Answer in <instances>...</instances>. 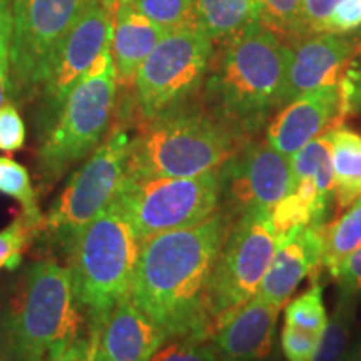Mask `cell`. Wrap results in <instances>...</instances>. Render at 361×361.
Here are the masks:
<instances>
[{"mask_svg": "<svg viewBox=\"0 0 361 361\" xmlns=\"http://www.w3.org/2000/svg\"><path fill=\"white\" fill-rule=\"evenodd\" d=\"M101 2L104 4V7H106L107 11H109L111 13H114L117 7H121L123 4L133 2V0H101Z\"/></svg>", "mask_w": 361, "mask_h": 361, "instance_id": "74e56055", "label": "cell"}, {"mask_svg": "<svg viewBox=\"0 0 361 361\" xmlns=\"http://www.w3.org/2000/svg\"><path fill=\"white\" fill-rule=\"evenodd\" d=\"M322 336L295 324L284 323L281 333L283 353L288 361H313Z\"/></svg>", "mask_w": 361, "mask_h": 361, "instance_id": "4dcf8cb0", "label": "cell"}, {"mask_svg": "<svg viewBox=\"0 0 361 361\" xmlns=\"http://www.w3.org/2000/svg\"><path fill=\"white\" fill-rule=\"evenodd\" d=\"M333 200L346 209L361 196V135L348 128H331Z\"/></svg>", "mask_w": 361, "mask_h": 361, "instance_id": "ffe728a7", "label": "cell"}, {"mask_svg": "<svg viewBox=\"0 0 361 361\" xmlns=\"http://www.w3.org/2000/svg\"><path fill=\"white\" fill-rule=\"evenodd\" d=\"M233 221L218 209L201 224L141 243L130 300L162 329L168 341L211 340V274Z\"/></svg>", "mask_w": 361, "mask_h": 361, "instance_id": "6da1fadb", "label": "cell"}, {"mask_svg": "<svg viewBox=\"0 0 361 361\" xmlns=\"http://www.w3.org/2000/svg\"><path fill=\"white\" fill-rule=\"evenodd\" d=\"M340 0H301V17H303L305 35L322 34L328 17Z\"/></svg>", "mask_w": 361, "mask_h": 361, "instance_id": "d590c367", "label": "cell"}, {"mask_svg": "<svg viewBox=\"0 0 361 361\" xmlns=\"http://www.w3.org/2000/svg\"><path fill=\"white\" fill-rule=\"evenodd\" d=\"M219 44L202 84L201 102L250 141L281 106L290 45L263 24Z\"/></svg>", "mask_w": 361, "mask_h": 361, "instance_id": "7a4b0ae2", "label": "cell"}, {"mask_svg": "<svg viewBox=\"0 0 361 361\" xmlns=\"http://www.w3.org/2000/svg\"><path fill=\"white\" fill-rule=\"evenodd\" d=\"M111 42L71 90L52 128L37 141L35 169L42 189L56 186L75 164L87 159L111 130L117 102Z\"/></svg>", "mask_w": 361, "mask_h": 361, "instance_id": "8992f818", "label": "cell"}, {"mask_svg": "<svg viewBox=\"0 0 361 361\" xmlns=\"http://www.w3.org/2000/svg\"><path fill=\"white\" fill-rule=\"evenodd\" d=\"M116 200L142 243L209 219L219 209V169L194 178L124 179Z\"/></svg>", "mask_w": 361, "mask_h": 361, "instance_id": "30bf717a", "label": "cell"}, {"mask_svg": "<svg viewBox=\"0 0 361 361\" xmlns=\"http://www.w3.org/2000/svg\"><path fill=\"white\" fill-rule=\"evenodd\" d=\"M293 191L290 157L268 141H247L219 169V209L236 219L255 207L273 209Z\"/></svg>", "mask_w": 361, "mask_h": 361, "instance_id": "4fadbf2b", "label": "cell"}, {"mask_svg": "<svg viewBox=\"0 0 361 361\" xmlns=\"http://www.w3.org/2000/svg\"><path fill=\"white\" fill-rule=\"evenodd\" d=\"M197 22L214 42L261 24V0H196Z\"/></svg>", "mask_w": 361, "mask_h": 361, "instance_id": "44dd1931", "label": "cell"}, {"mask_svg": "<svg viewBox=\"0 0 361 361\" xmlns=\"http://www.w3.org/2000/svg\"><path fill=\"white\" fill-rule=\"evenodd\" d=\"M166 341L162 329L128 298L104 322L92 361H151Z\"/></svg>", "mask_w": 361, "mask_h": 361, "instance_id": "ac0fdd59", "label": "cell"}, {"mask_svg": "<svg viewBox=\"0 0 361 361\" xmlns=\"http://www.w3.org/2000/svg\"><path fill=\"white\" fill-rule=\"evenodd\" d=\"M331 276L336 279L340 293L361 295V246L341 261Z\"/></svg>", "mask_w": 361, "mask_h": 361, "instance_id": "e575fe53", "label": "cell"}, {"mask_svg": "<svg viewBox=\"0 0 361 361\" xmlns=\"http://www.w3.org/2000/svg\"><path fill=\"white\" fill-rule=\"evenodd\" d=\"M361 27V0H340L324 24L323 32L350 34Z\"/></svg>", "mask_w": 361, "mask_h": 361, "instance_id": "836d02e7", "label": "cell"}, {"mask_svg": "<svg viewBox=\"0 0 361 361\" xmlns=\"http://www.w3.org/2000/svg\"><path fill=\"white\" fill-rule=\"evenodd\" d=\"M139 250L141 241L114 197L67 255L72 288L92 341L111 311L130 298Z\"/></svg>", "mask_w": 361, "mask_h": 361, "instance_id": "5b68a950", "label": "cell"}, {"mask_svg": "<svg viewBox=\"0 0 361 361\" xmlns=\"http://www.w3.org/2000/svg\"><path fill=\"white\" fill-rule=\"evenodd\" d=\"M94 360V341L89 333H79L74 340L59 345L45 361H92Z\"/></svg>", "mask_w": 361, "mask_h": 361, "instance_id": "8d00e7d4", "label": "cell"}, {"mask_svg": "<svg viewBox=\"0 0 361 361\" xmlns=\"http://www.w3.org/2000/svg\"><path fill=\"white\" fill-rule=\"evenodd\" d=\"M343 361H361V345L351 355L346 353L345 360H343Z\"/></svg>", "mask_w": 361, "mask_h": 361, "instance_id": "f35d334b", "label": "cell"}, {"mask_svg": "<svg viewBox=\"0 0 361 361\" xmlns=\"http://www.w3.org/2000/svg\"><path fill=\"white\" fill-rule=\"evenodd\" d=\"M12 0H0V109L8 99L11 87Z\"/></svg>", "mask_w": 361, "mask_h": 361, "instance_id": "d6a6232c", "label": "cell"}, {"mask_svg": "<svg viewBox=\"0 0 361 361\" xmlns=\"http://www.w3.org/2000/svg\"><path fill=\"white\" fill-rule=\"evenodd\" d=\"M322 234L323 266L333 274L341 261L361 246V196L346 207L345 214L322 226Z\"/></svg>", "mask_w": 361, "mask_h": 361, "instance_id": "603a6c76", "label": "cell"}, {"mask_svg": "<svg viewBox=\"0 0 361 361\" xmlns=\"http://www.w3.org/2000/svg\"><path fill=\"white\" fill-rule=\"evenodd\" d=\"M276 246L271 209L255 207L233 221L211 274L207 310L213 333L224 318L258 293Z\"/></svg>", "mask_w": 361, "mask_h": 361, "instance_id": "9c48e42d", "label": "cell"}, {"mask_svg": "<svg viewBox=\"0 0 361 361\" xmlns=\"http://www.w3.org/2000/svg\"><path fill=\"white\" fill-rule=\"evenodd\" d=\"M293 188L300 179L316 180L319 192L328 201L333 200V168H331V128L305 144L290 157Z\"/></svg>", "mask_w": 361, "mask_h": 361, "instance_id": "7402d4cb", "label": "cell"}, {"mask_svg": "<svg viewBox=\"0 0 361 361\" xmlns=\"http://www.w3.org/2000/svg\"><path fill=\"white\" fill-rule=\"evenodd\" d=\"M213 56L214 40L200 24L168 32L135 75L130 106L116 111L117 116L142 124L194 102Z\"/></svg>", "mask_w": 361, "mask_h": 361, "instance_id": "ba28073f", "label": "cell"}, {"mask_svg": "<svg viewBox=\"0 0 361 361\" xmlns=\"http://www.w3.org/2000/svg\"><path fill=\"white\" fill-rule=\"evenodd\" d=\"M71 271L56 259L27 266L0 305V360L45 361L82 333Z\"/></svg>", "mask_w": 361, "mask_h": 361, "instance_id": "3957f363", "label": "cell"}, {"mask_svg": "<svg viewBox=\"0 0 361 361\" xmlns=\"http://www.w3.org/2000/svg\"><path fill=\"white\" fill-rule=\"evenodd\" d=\"M112 40V13L101 0H87L54 57L47 79L39 90L35 111L37 141L47 134L71 90Z\"/></svg>", "mask_w": 361, "mask_h": 361, "instance_id": "7c38bea8", "label": "cell"}, {"mask_svg": "<svg viewBox=\"0 0 361 361\" xmlns=\"http://www.w3.org/2000/svg\"><path fill=\"white\" fill-rule=\"evenodd\" d=\"M151 361H221V358L209 338H178L166 341Z\"/></svg>", "mask_w": 361, "mask_h": 361, "instance_id": "f546056e", "label": "cell"}, {"mask_svg": "<svg viewBox=\"0 0 361 361\" xmlns=\"http://www.w3.org/2000/svg\"><path fill=\"white\" fill-rule=\"evenodd\" d=\"M129 146V123L116 116L104 141L74 171L44 216L39 234L49 250L67 258L84 229L114 201L128 168Z\"/></svg>", "mask_w": 361, "mask_h": 361, "instance_id": "52a82bcc", "label": "cell"}, {"mask_svg": "<svg viewBox=\"0 0 361 361\" xmlns=\"http://www.w3.org/2000/svg\"><path fill=\"white\" fill-rule=\"evenodd\" d=\"M27 129L19 107L11 97L0 109V151L17 152L24 147Z\"/></svg>", "mask_w": 361, "mask_h": 361, "instance_id": "1f68e13d", "label": "cell"}, {"mask_svg": "<svg viewBox=\"0 0 361 361\" xmlns=\"http://www.w3.org/2000/svg\"><path fill=\"white\" fill-rule=\"evenodd\" d=\"M168 30L144 16L133 2L123 4L112 13V61L117 87L130 89L142 62Z\"/></svg>", "mask_w": 361, "mask_h": 361, "instance_id": "d6986e66", "label": "cell"}, {"mask_svg": "<svg viewBox=\"0 0 361 361\" xmlns=\"http://www.w3.org/2000/svg\"><path fill=\"white\" fill-rule=\"evenodd\" d=\"M133 4L168 32L200 24L196 0H133Z\"/></svg>", "mask_w": 361, "mask_h": 361, "instance_id": "4316f807", "label": "cell"}, {"mask_svg": "<svg viewBox=\"0 0 361 361\" xmlns=\"http://www.w3.org/2000/svg\"><path fill=\"white\" fill-rule=\"evenodd\" d=\"M356 308V296L340 293L338 303L328 326L324 329L322 341L316 350L313 361H343L348 346L350 331L353 326Z\"/></svg>", "mask_w": 361, "mask_h": 361, "instance_id": "d4e9b609", "label": "cell"}, {"mask_svg": "<svg viewBox=\"0 0 361 361\" xmlns=\"http://www.w3.org/2000/svg\"><path fill=\"white\" fill-rule=\"evenodd\" d=\"M281 308L252 296L216 326L211 340L221 361H261L271 353Z\"/></svg>", "mask_w": 361, "mask_h": 361, "instance_id": "e0dca14e", "label": "cell"}, {"mask_svg": "<svg viewBox=\"0 0 361 361\" xmlns=\"http://www.w3.org/2000/svg\"><path fill=\"white\" fill-rule=\"evenodd\" d=\"M290 45L281 106L323 85L338 84L346 62L353 56L355 42L341 34H310Z\"/></svg>", "mask_w": 361, "mask_h": 361, "instance_id": "5bb4252c", "label": "cell"}, {"mask_svg": "<svg viewBox=\"0 0 361 361\" xmlns=\"http://www.w3.org/2000/svg\"><path fill=\"white\" fill-rule=\"evenodd\" d=\"M261 24L286 39L288 44L305 37L301 0H261Z\"/></svg>", "mask_w": 361, "mask_h": 361, "instance_id": "83f0119b", "label": "cell"}, {"mask_svg": "<svg viewBox=\"0 0 361 361\" xmlns=\"http://www.w3.org/2000/svg\"><path fill=\"white\" fill-rule=\"evenodd\" d=\"M0 361H2V360H0Z\"/></svg>", "mask_w": 361, "mask_h": 361, "instance_id": "ab89813d", "label": "cell"}, {"mask_svg": "<svg viewBox=\"0 0 361 361\" xmlns=\"http://www.w3.org/2000/svg\"><path fill=\"white\" fill-rule=\"evenodd\" d=\"M340 114L338 84L318 87L293 99L271 119L266 141L281 154L291 157L305 144L323 134Z\"/></svg>", "mask_w": 361, "mask_h": 361, "instance_id": "2e32d148", "label": "cell"}, {"mask_svg": "<svg viewBox=\"0 0 361 361\" xmlns=\"http://www.w3.org/2000/svg\"><path fill=\"white\" fill-rule=\"evenodd\" d=\"M35 236L37 229H34L22 216L4 228L0 231V269H16L20 264L25 247Z\"/></svg>", "mask_w": 361, "mask_h": 361, "instance_id": "f1b7e54d", "label": "cell"}, {"mask_svg": "<svg viewBox=\"0 0 361 361\" xmlns=\"http://www.w3.org/2000/svg\"><path fill=\"white\" fill-rule=\"evenodd\" d=\"M246 142L204 104L189 102L137 124L124 179L194 178L218 171Z\"/></svg>", "mask_w": 361, "mask_h": 361, "instance_id": "277c9868", "label": "cell"}, {"mask_svg": "<svg viewBox=\"0 0 361 361\" xmlns=\"http://www.w3.org/2000/svg\"><path fill=\"white\" fill-rule=\"evenodd\" d=\"M284 308V323L295 324L298 328L308 329L311 333L323 336L328 326V313L323 301V286L313 283V286L295 300L288 301Z\"/></svg>", "mask_w": 361, "mask_h": 361, "instance_id": "484cf974", "label": "cell"}, {"mask_svg": "<svg viewBox=\"0 0 361 361\" xmlns=\"http://www.w3.org/2000/svg\"><path fill=\"white\" fill-rule=\"evenodd\" d=\"M323 266L322 226H300L278 238V246L256 296L283 308L301 281Z\"/></svg>", "mask_w": 361, "mask_h": 361, "instance_id": "9a60e30c", "label": "cell"}, {"mask_svg": "<svg viewBox=\"0 0 361 361\" xmlns=\"http://www.w3.org/2000/svg\"><path fill=\"white\" fill-rule=\"evenodd\" d=\"M0 192L19 202L20 216L37 229L42 226V214L37 202V194L32 186L29 171L11 157H0Z\"/></svg>", "mask_w": 361, "mask_h": 361, "instance_id": "cb8c5ba5", "label": "cell"}, {"mask_svg": "<svg viewBox=\"0 0 361 361\" xmlns=\"http://www.w3.org/2000/svg\"><path fill=\"white\" fill-rule=\"evenodd\" d=\"M87 0H12L11 87L17 106L35 101Z\"/></svg>", "mask_w": 361, "mask_h": 361, "instance_id": "8fae6325", "label": "cell"}]
</instances>
